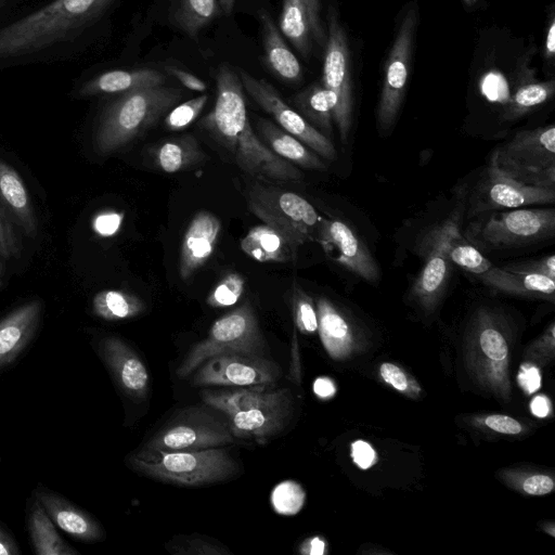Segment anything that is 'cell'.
<instances>
[{
    "label": "cell",
    "mask_w": 555,
    "mask_h": 555,
    "mask_svg": "<svg viewBox=\"0 0 555 555\" xmlns=\"http://www.w3.org/2000/svg\"><path fill=\"white\" fill-rule=\"evenodd\" d=\"M216 83L215 106L201 119L199 127L229 153L247 176L272 181H300L301 171L274 154L253 130L240 76L221 65L216 74Z\"/></svg>",
    "instance_id": "cell-1"
},
{
    "label": "cell",
    "mask_w": 555,
    "mask_h": 555,
    "mask_svg": "<svg viewBox=\"0 0 555 555\" xmlns=\"http://www.w3.org/2000/svg\"><path fill=\"white\" fill-rule=\"evenodd\" d=\"M114 0H54L0 29V59L38 52L73 39Z\"/></svg>",
    "instance_id": "cell-2"
},
{
    "label": "cell",
    "mask_w": 555,
    "mask_h": 555,
    "mask_svg": "<svg viewBox=\"0 0 555 555\" xmlns=\"http://www.w3.org/2000/svg\"><path fill=\"white\" fill-rule=\"evenodd\" d=\"M271 386L205 390L202 399L224 416L234 438L267 440L283 430L292 410L288 389Z\"/></svg>",
    "instance_id": "cell-3"
},
{
    "label": "cell",
    "mask_w": 555,
    "mask_h": 555,
    "mask_svg": "<svg viewBox=\"0 0 555 555\" xmlns=\"http://www.w3.org/2000/svg\"><path fill=\"white\" fill-rule=\"evenodd\" d=\"M172 87H150L121 93L104 111L94 134L99 154L108 155L153 126L182 98Z\"/></svg>",
    "instance_id": "cell-4"
},
{
    "label": "cell",
    "mask_w": 555,
    "mask_h": 555,
    "mask_svg": "<svg viewBox=\"0 0 555 555\" xmlns=\"http://www.w3.org/2000/svg\"><path fill=\"white\" fill-rule=\"evenodd\" d=\"M130 464L153 479L186 487L222 481L237 470L234 460L219 448L140 452L130 459Z\"/></svg>",
    "instance_id": "cell-5"
},
{
    "label": "cell",
    "mask_w": 555,
    "mask_h": 555,
    "mask_svg": "<svg viewBox=\"0 0 555 555\" xmlns=\"http://www.w3.org/2000/svg\"><path fill=\"white\" fill-rule=\"evenodd\" d=\"M249 210L287 242L296 259L299 247L315 240L321 217L300 195L256 182L246 190Z\"/></svg>",
    "instance_id": "cell-6"
},
{
    "label": "cell",
    "mask_w": 555,
    "mask_h": 555,
    "mask_svg": "<svg viewBox=\"0 0 555 555\" xmlns=\"http://www.w3.org/2000/svg\"><path fill=\"white\" fill-rule=\"evenodd\" d=\"M491 160L500 172L525 185L555 188V127L518 131Z\"/></svg>",
    "instance_id": "cell-7"
},
{
    "label": "cell",
    "mask_w": 555,
    "mask_h": 555,
    "mask_svg": "<svg viewBox=\"0 0 555 555\" xmlns=\"http://www.w3.org/2000/svg\"><path fill=\"white\" fill-rule=\"evenodd\" d=\"M267 344L251 305L246 301L219 318L207 337L196 344L177 369L179 377L191 375L208 358L222 353L264 356Z\"/></svg>",
    "instance_id": "cell-8"
},
{
    "label": "cell",
    "mask_w": 555,
    "mask_h": 555,
    "mask_svg": "<svg viewBox=\"0 0 555 555\" xmlns=\"http://www.w3.org/2000/svg\"><path fill=\"white\" fill-rule=\"evenodd\" d=\"M234 440L227 420L219 411L207 404L196 405L180 411L146 442L142 452L202 450Z\"/></svg>",
    "instance_id": "cell-9"
},
{
    "label": "cell",
    "mask_w": 555,
    "mask_h": 555,
    "mask_svg": "<svg viewBox=\"0 0 555 555\" xmlns=\"http://www.w3.org/2000/svg\"><path fill=\"white\" fill-rule=\"evenodd\" d=\"M468 237L483 248H511L553 237L555 210L513 209L491 214L467 229Z\"/></svg>",
    "instance_id": "cell-10"
},
{
    "label": "cell",
    "mask_w": 555,
    "mask_h": 555,
    "mask_svg": "<svg viewBox=\"0 0 555 555\" xmlns=\"http://www.w3.org/2000/svg\"><path fill=\"white\" fill-rule=\"evenodd\" d=\"M462 216L463 208H456L443 222L431 227L418 245L424 263L411 293L425 308H434L448 286L452 271L448 248L452 235L461 229Z\"/></svg>",
    "instance_id": "cell-11"
},
{
    "label": "cell",
    "mask_w": 555,
    "mask_h": 555,
    "mask_svg": "<svg viewBox=\"0 0 555 555\" xmlns=\"http://www.w3.org/2000/svg\"><path fill=\"white\" fill-rule=\"evenodd\" d=\"M324 48L321 82L336 96L334 121L341 141L346 142L352 120L350 51L346 33L333 8H330L327 14V38Z\"/></svg>",
    "instance_id": "cell-12"
},
{
    "label": "cell",
    "mask_w": 555,
    "mask_h": 555,
    "mask_svg": "<svg viewBox=\"0 0 555 555\" xmlns=\"http://www.w3.org/2000/svg\"><path fill=\"white\" fill-rule=\"evenodd\" d=\"M417 22V8L413 5L401 21L386 61L377 106V122L382 130L393 125L404 98Z\"/></svg>",
    "instance_id": "cell-13"
},
{
    "label": "cell",
    "mask_w": 555,
    "mask_h": 555,
    "mask_svg": "<svg viewBox=\"0 0 555 555\" xmlns=\"http://www.w3.org/2000/svg\"><path fill=\"white\" fill-rule=\"evenodd\" d=\"M193 373L194 386L246 387L273 385L280 369L264 356L232 352L208 358Z\"/></svg>",
    "instance_id": "cell-14"
},
{
    "label": "cell",
    "mask_w": 555,
    "mask_h": 555,
    "mask_svg": "<svg viewBox=\"0 0 555 555\" xmlns=\"http://www.w3.org/2000/svg\"><path fill=\"white\" fill-rule=\"evenodd\" d=\"M240 79L250 98L270 114L283 130L297 138L323 158L333 160L336 157V150L332 141L286 104L271 83L264 79H257L242 69L240 70Z\"/></svg>",
    "instance_id": "cell-15"
},
{
    "label": "cell",
    "mask_w": 555,
    "mask_h": 555,
    "mask_svg": "<svg viewBox=\"0 0 555 555\" xmlns=\"http://www.w3.org/2000/svg\"><path fill=\"white\" fill-rule=\"evenodd\" d=\"M315 240L325 255L369 283L379 279L378 266L365 243L339 219L321 218Z\"/></svg>",
    "instance_id": "cell-16"
},
{
    "label": "cell",
    "mask_w": 555,
    "mask_h": 555,
    "mask_svg": "<svg viewBox=\"0 0 555 555\" xmlns=\"http://www.w3.org/2000/svg\"><path fill=\"white\" fill-rule=\"evenodd\" d=\"M472 347L482 377L494 388L507 392L508 345L499 318L493 312L478 311L472 334Z\"/></svg>",
    "instance_id": "cell-17"
},
{
    "label": "cell",
    "mask_w": 555,
    "mask_h": 555,
    "mask_svg": "<svg viewBox=\"0 0 555 555\" xmlns=\"http://www.w3.org/2000/svg\"><path fill=\"white\" fill-rule=\"evenodd\" d=\"M479 194V199L474 205L475 214L555 202V188L519 183L500 172L491 159Z\"/></svg>",
    "instance_id": "cell-18"
},
{
    "label": "cell",
    "mask_w": 555,
    "mask_h": 555,
    "mask_svg": "<svg viewBox=\"0 0 555 555\" xmlns=\"http://www.w3.org/2000/svg\"><path fill=\"white\" fill-rule=\"evenodd\" d=\"M320 12V0H282L279 27L305 59L309 57L314 44L325 47L326 43Z\"/></svg>",
    "instance_id": "cell-19"
},
{
    "label": "cell",
    "mask_w": 555,
    "mask_h": 555,
    "mask_svg": "<svg viewBox=\"0 0 555 555\" xmlns=\"http://www.w3.org/2000/svg\"><path fill=\"white\" fill-rule=\"evenodd\" d=\"M99 353L119 388L133 399H144L149 390V374L139 356L119 337L101 340Z\"/></svg>",
    "instance_id": "cell-20"
},
{
    "label": "cell",
    "mask_w": 555,
    "mask_h": 555,
    "mask_svg": "<svg viewBox=\"0 0 555 555\" xmlns=\"http://www.w3.org/2000/svg\"><path fill=\"white\" fill-rule=\"evenodd\" d=\"M221 224L211 212L198 211L191 220L181 245L179 275L190 279L212 255Z\"/></svg>",
    "instance_id": "cell-21"
},
{
    "label": "cell",
    "mask_w": 555,
    "mask_h": 555,
    "mask_svg": "<svg viewBox=\"0 0 555 555\" xmlns=\"http://www.w3.org/2000/svg\"><path fill=\"white\" fill-rule=\"evenodd\" d=\"M35 496L53 524L73 538L85 542H94L103 538L99 522L63 496L44 488H38Z\"/></svg>",
    "instance_id": "cell-22"
},
{
    "label": "cell",
    "mask_w": 555,
    "mask_h": 555,
    "mask_svg": "<svg viewBox=\"0 0 555 555\" xmlns=\"http://www.w3.org/2000/svg\"><path fill=\"white\" fill-rule=\"evenodd\" d=\"M42 302L30 300L0 321V369L16 359L34 337L39 324Z\"/></svg>",
    "instance_id": "cell-23"
},
{
    "label": "cell",
    "mask_w": 555,
    "mask_h": 555,
    "mask_svg": "<svg viewBox=\"0 0 555 555\" xmlns=\"http://www.w3.org/2000/svg\"><path fill=\"white\" fill-rule=\"evenodd\" d=\"M487 286L512 295L553 300L555 280L535 273L518 272L492 266L476 275Z\"/></svg>",
    "instance_id": "cell-24"
},
{
    "label": "cell",
    "mask_w": 555,
    "mask_h": 555,
    "mask_svg": "<svg viewBox=\"0 0 555 555\" xmlns=\"http://www.w3.org/2000/svg\"><path fill=\"white\" fill-rule=\"evenodd\" d=\"M264 61L272 74L287 82H298L302 78V68L285 43L280 29L271 15L261 11L259 14Z\"/></svg>",
    "instance_id": "cell-25"
},
{
    "label": "cell",
    "mask_w": 555,
    "mask_h": 555,
    "mask_svg": "<svg viewBox=\"0 0 555 555\" xmlns=\"http://www.w3.org/2000/svg\"><path fill=\"white\" fill-rule=\"evenodd\" d=\"M0 203L28 236L37 235L38 223L27 189L17 171L1 159Z\"/></svg>",
    "instance_id": "cell-26"
},
{
    "label": "cell",
    "mask_w": 555,
    "mask_h": 555,
    "mask_svg": "<svg viewBox=\"0 0 555 555\" xmlns=\"http://www.w3.org/2000/svg\"><path fill=\"white\" fill-rule=\"evenodd\" d=\"M165 76L152 68L131 70H109L86 82L79 90L80 95L89 96L107 93H125L132 90L163 86Z\"/></svg>",
    "instance_id": "cell-27"
},
{
    "label": "cell",
    "mask_w": 555,
    "mask_h": 555,
    "mask_svg": "<svg viewBox=\"0 0 555 555\" xmlns=\"http://www.w3.org/2000/svg\"><path fill=\"white\" fill-rule=\"evenodd\" d=\"M258 131L264 144L278 156L305 169L325 170L323 160L297 138L268 119L259 118Z\"/></svg>",
    "instance_id": "cell-28"
},
{
    "label": "cell",
    "mask_w": 555,
    "mask_h": 555,
    "mask_svg": "<svg viewBox=\"0 0 555 555\" xmlns=\"http://www.w3.org/2000/svg\"><path fill=\"white\" fill-rule=\"evenodd\" d=\"M318 331L321 341L334 359H343L352 349L353 331L348 320L327 298L321 297L317 302Z\"/></svg>",
    "instance_id": "cell-29"
},
{
    "label": "cell",
    "mask_w": 555,
    "mask_h": 555,
    "mask_svg": "<svg viewBox=\"0 0 555 555\" xmlns=\"http://www.w3.org/2000/svg\"><path fill=\"white\" fill-rule=\"evenodd\" d=\"M298 113L317 130L330 139L333 133L335 94L322 82H314L293 98Z\"/></svg>",
    "instance_id": "cell-30"
},
{
    "label": "cell",
    "mask_w": 555,
    "mask_h": 555,
    "mask_svg": "<svg viewBox=\"0 0 555 555\" xmlns=\"http://www.w3.org/2000/svg\"><path fill=\"white\" fill-rule=\"evenodd\" d=\"M240 244L247 256L259 262L295 260L285 238L264 223L251 228Z\"/></svg>",
    "instance_id": "cell-31"
},
{
    "label": "cell",
    "mask_w": 555,
    "mask_h": 555,
    "mask_svg": "<svg viewBox=\"0 0 555 555\" xmlns=\"http://www.w3.org/2000/svg\"><path fill=\"white\" fill-rule=\"evenodd\" d=\"M29 533L34 551L38 555H76L78 553L61 538L37 499L30 508Z\"/></svg>",
    "instance_id": "cell-32"
},
{
    "label": "cell",
    "mask_w": 555,
    "mask_h": 555,
    "mask_svg": "<svg viewBox=\"0 0 555 555\" xmlns=\"http://www.w3.org/2000/svg\"><path fill=\"white\" fill-rule=\"evenodd\" d=\"M205 158L197 140L192 134L164 142L155 152L158 168L167 173L191 168Z\"/></svg>",
    "instance_id": "cell-33"
},
{
    "label": "cell",
    "mask_w": 555,
    "mask_h": 555,
    "mask_svg": "<svg viewBox=\"0 0 555 555\" xmlns=\"http://www.w3.org/2000/svg\"><path fill=\"white\" fill-rule=\"evenodd\" d=\"M554 91L555 85L553 80L538 81L527 76L516 86L503 112V118L514 120L524 116L534 107L550 100Z\"/></svg>",
    "instance_id": "cell-34"
},
{
    "label": "cell",
    "mask_w": 555,
    "mask_h": 555,
    "mask_svg": "<svg viewBox=\"0 0 555 555\" xmlns=\"http://www.w3.org/2000/svg\"><path fill=\"white\" fill-rule=\"evenodd\" d=\"M92 307L98 317L108 321L130 319L145 309L139 297L116 289L99 292L93 298Z\"/></svg>",
    "instance_id": "cell-35"
},
{
    "label": "cell",
    "mask_w": 555,
    "mask_h": 555,
    "mask_svg": "<svg viewBox=\"0 0 555 555\" xmlns=\"http://www.w3.org/2000/svg\"><path fill=\"white\" fill-rule=\"evenodd\" d=\"M219 13L218 0H179L172 18L181 30L195 38Z\"/></svg>",
    "instance_id": "cell-36"
},
{
    "label": "cell",
    "mask_w": 555,
    "mask_h": 555,
    "mask_svg": "<svg viewBox=\"0 0 555 555\" xmlns=\"http://www.w3.org/2000/svg\"><path fill=\"white\" fill-rule=\"evenodd\" d=\"M448 255L452 264H456L475 275L483 273L492 267V263L480 250L462 236L461 229L455 231L452 235L449 243Z\"/></svg>",
    "instance_id": "cell-37"
},
{
    "label": "cell",
    "mask_w": 555,
    "mask_h": 555,
    "mask_svg": "<svg viewBox=\"0 0 555 555\" xmlns=\"http://www.w3.org/2000/svg\"><path fill=\"white\" fill-rule=\"evenodd\" d=\"M166 548L176 555H229L230 551L212 539L199 534L173 538Z\"/></svg>",
    "instance_id": "cell-38"
},
{
    "label": "cell",
    "mask_w": 555,
    "mask_h": 555,
    "mask_svg": "<svg viewBox=\"0 0 555 555\" xmlns=\"http://www.w3.org/2000/svg\"><path fill=\"white\" fill-rule=\"evenodd\" d=\"M245 281L241 274H227L209 293L207 304L212 308H224L234 305L244 292Z\"/></svg>",
    "instance_id": "cell-39"
},
{
    "label": "cell",
    "mask_w": 555,
    "mask_h": 555,
    "mask_svg": "<svg viewBox=\"0 0 555 555\" xmlns=\"http://www.w3.org/2000/svg\"><path fill=\"white\" fill-rule=\"evenodd\" d=\"M292 305L297 327L302 333L318 331V313L313 300L297 283L293 285Z\"/></svg>",
    "instance_id": "cell-40"
},
{
    "label": "cell",
    "mask_w": 555,
    "mask_h": 555,
    "mask_svg": "<svg viewBox=\"0 0 555 555\" xmlns=\"http://www.w3.org/2000/svg\"><path fill=\"white\" fill-rule=\"evenodd\" d=\"M305 492L294 481H285L279 485L272 492V505L280 514H296L304 505Z\"/></svg>",
    "instance_id": "cell-41"
},
{
    "label": "cell",
    "mask_w": 555,
    "mask_h": 555,
    "mask_svg": "<svg viewBox=\"0 0 555 555\" xmlns=\"http://www.w3.org/2000/svg\"><path fill=\"white\" fill-rule=\"evenodd\" d=\"M208 95L202 94L173 107L165 118L169 130H181L192 124L202 113Z\"/></svg>",
    "instance_id": "cell-42"
},
{
    "label": "cell",
    "mask_w": 555,
    "mask_h": 555,
    "mask_svg": "<svg viewBox=\"0 0 555 555\" xmlns=\"http://www.w3.org/2000/svg\"><path fill=\"white\" fill-rule=\"evenodd\" d=\"M21 242L15 228L5 209L0 204V256L5 258L18 257Z\"/></svg>",
    "instance_id": "cell-43"
},
{
    "label": "cell",
    "mask_w": 555,
    "mask_h": 555,
    "mask_svg": "<svg viewBox=\"0 0 555 555\" xmlns=\"http://www.w3.org/2000/svg\"><path fill=\"white\" fill-rule=\"evenodd\" d=\"M503 268L518 272L542 274L555 280V255H548L529 262L508 264Z\"/></svg>",
    "instance_id": "cell-44"
},
{
    "label": "cell",
    "mask_w": 555,
    "mask_h": 555,
    "mask_svg": "<svg viewBox=\"0 0 555 555\" xmlns=\"http://www.w3.org/2000/svg\"><path fill=\"white\" fill-rule=\"evenodd\" d=\"M122 218L124 214L116 211L99 214L93 220V229L102 236H111L119 230Z\"/></svg>",
    "instance_id": "cell-45"
},
{
    "label": "cell",
    "mask_w": 555,
    "mask_h": 555,
    "mask_svg": "<svg viewBox=\"0 0 555 555\" xmlns=\"http://www.w3.org/2000/svg\"><path fill=\"white\" fill-rule=\"evenodd\" d=\"M383 379L395 389L405 392L409 389V379L403 371L392 363H383L379 369Z\"/></svg>",
    "instance_id": "cell-46"
},
{
    "label": "cell",
    "mask_w": 555,
    "mask_h": 555,
    "mask_svg": "<svg viewBox=\"0 0 555 555\" xmlns=\"http://www.w3.org/2000/svg\"><path fill=\"white\" fill-rule=\"evenodd\" d=\"M485 424L492 430L505 435H517L522 430L520 423L507 415H489Z\"/></svg>",
    "instance_id": "cell-47"
},
{
    "label": "cell",
    "mask_w": 555,
    "mask_h": 555,
    "mask_svg": "<svg viewBox=\"0 0 555 555\" xmlns=\"http://www.w3.org/2000/svg\"><path fill=\"white\" fill-rule=\"evenodd\" d=\"M522 489L530 495H544L553 491L554 481L547 475H532L525 479Z\"/></svg>",
    "instance_id": "cell-48"
},
{
    "label": "cell",
    "mask_w": 555,
    "mask_h": 555,
    "mask_svg": "<svg viewBox=\"0 0 555 555\" xmlns=\"http://www.w3.org/2000/svg\"><path fill=\"white\" fill-rule=\"evenodd\" d=\"M353 462L362 469H367L375 463V451L363 440H357L351 444Z\"/></svg>",
    "instance_id": "cell-49"
},
{
    "label": "cell",
    "mask_w": 555,
    "mask_h": 555,
    "mask_svg": "<svg viewBox=\"0 0 555 555\" xmlns=\"http://www.w3.org/2000/svg\"><path fill=\"white\" fill-rule=\"evenodd\" d=\"M518 384L527 393L538 390L541 386L539 369L533 365H522L518 373Z\"/></svg>",
    "instance_id": "cell-50"
},
{
    "label": "cell",
    "mask_w": 555,
    "mask_h": 555,
    "mask_svg": "<svg viewBox=\"0 0 555 555\" xmlns=\"http://www.w3.org/2000/svg\"><path fill=\"white\" fill-rule=\"evenodd\" d=\"M167 72L170 73L173 77H176L185 88L203 92L206 90V83L201 80L197 76L185 72L177 66H167Z\"/></svg>",
    "instance_id": "cell-51"
},
{
    "label": "cell",
    "mask_w": 555,
    "mask_h": 555,
    "mask_svg": "<svg viewBox=\"0 0 555 555\" xmlns=\"http://www.w3.org/2000/svg\"><path fill=\"white\" fill-rule=\"evenodd\" d=\"M543 53L547 61H551L555 55V17L553 14L548 22Z\"/></svg>",
    "instance_id": "cell-52"
},
{
    "label": "cell",
    "mask_w": 555,
    "mask_h": 555,
    "mask_svg": "<svg viewBox=\"0 0 555 555\" xmlns=\"http://www.w3.org/2000/svg\"><path fill=\"white\" fill-rule=\"evenodd\" d=\"M20 553L16 542L0 527V555H16Z\"/></svg>",
    "instance_id": "cell-53"
},
{
    "label": "cell",
    "mask_w": 555,
    "mask_h": 555,
    "mask_svg": "<svg viewBox=\"0 0 555 555\" xmlns=\"http://www.w3.org/2000/svg\"><path fill=\"white\" fill-rule=\"evenodd\" d=\"M313 390L321 398H330L335 393V386L331 379L321 377L315 379Z\"/></svg>",
    "instance_id": "cell-54"
},
{
    "label": "cell",
    "mask_w": 555,
    "mask_h": 555,
    "mask_svg": "<svg viewBox=\"0 0 555 555\" xmlns=\"http://www.w3.org/2000/svg\"><path fill=\"white\" fill-rule=\"evenodd\" d=\"M530 409L537 417H545L550 413L551 404L546 397L538 396L531 401Z\"/></svg>",
    "instance_id": "cell-55"
},
{
    "label": "cell",
    "mask_w": 555,
    "mask_h": 555,
    "mask_svg": "<svg viewBox=\"0 0 555 555\" xmlns=\"http://www.w3.org/2000/svg\"><path fill=\"white\" fill-rule=\"evenodd\" d=\"M324 542L319 538H313L309 541H306V543L302 544L301 552L312 555H322L324 553Z\"/></svg>",
    "instance_id": "cell-56"
},
{
    "label": "cell",
    "mask_w": 555,
    "mask_h": 555,
    "mask_svg": "<svg viewBox=\"0 0 555 555\" xmlns=\"http://www.w3.org/2000/svg\"><path fill=\"white\" fill-rule=\"evenodd\" d=\"M218 2L222 13L229 15L232 12L235 0H218Z\"/></svg>",
    "instance_id": "cell-57"
},
{
    "label": "cell",
    "mask_w": 555,
    "mask_h": 555,
    "mask_svg": "<svg viewBox=\"0 0 555 555\" xmlns=\"http://www.w3.org/2000/svg\"><path fill=\"white\" fill-rule=\"evenodd\" d=\"M463 1H464V3H465L466 5L472 7V5H474L478 0H463Z\"/></svg>",
    "instance_id": "cell-58"
},
{
    "label": "cell",
    "mask_w": 555,
    "mask_h": 555,
    "mask_svg": "<svg viewBox=\"0 0 555 555\" xmlns=\"http://www.w3.org/2000/svg\"><path fill=\"white\" fill-rule=\"evenodd\" d=\"M2 271H3V266H2V262L0 261V287L2 286V279H1Z\"/></svg>",
    "instance_id": "cell-59"
},
{
    "label": "cell",
    "mask_w": 555,
    "mask_h": 555,
    "mask_svg": "<svg viewBox=\"0 0 555 555\" xmlns=\"http://www.w3.org/2000/svg\"><path fill=\"white\" fill-rule=\"evenodd\" d=\"M5 0H0V8L3 5Z\"/></svg>",
    "instance_id": "cell-60"
}]
</instances>
